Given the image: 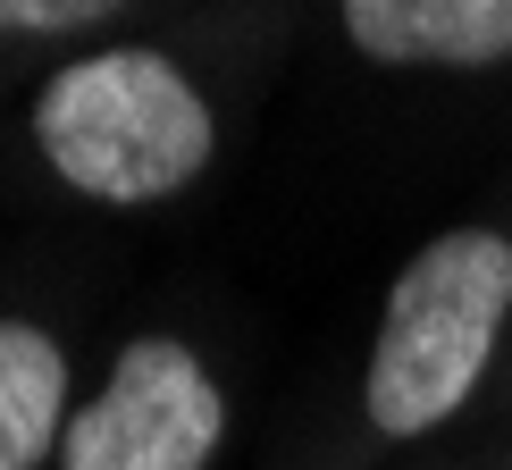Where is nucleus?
Returning a JSON list of instances; mask_svg holds the SVG:
<instances>
[{"label": "nucleus", "instance_id": "2", "mask_svg": "<svg viewBox=\"0 0 512 470\" xmlns=\"http://www.w3.org/2000/svg\"><path fill=\"white\" fill-rule=\"evenodd\" d=\"M34 143L84 202H168L210 168L219 152V118L194 93L177 59L118 42V51L68 59L34 101Z\"/></svg>", "mask_w": 512, "mask_h": 470}, {"label": "nucleus", "instance_id": "1", "mask_svg": "<svg viewBox=\"0 0 512 470\" xmlns=\"http://www.w3.org/2000/svg\"><path fill=\"white\" fill-rule=\"evenodd\" d=\"M512 328V235L445 227L395 269L361 361V420L387 445H420L471 412Z\"/></svg>", "mask_w": 512, "mask_h": 470}, {"label": "nucleus", "instance_id": "6", "mask_svg": "<svg viewBox=\"0 0 512 470\" xmlns=\"http://www.w3.org/2000/svg\"><path fill=\"white\" fill-rule=\"evenodd\" d=\"M110 9H126V0H0V34H68Z\"/></svg>", "mask_w": 512, "mask_h": 470}, {"label": "nucleus", "instance_id": "3", "mask_svg": "<svg viewBox=\"0 0 512 470\" xmlns=\"http://www.w3.org/2000/svg\"><path fill=\"white\" fill-rule=\"evenodd\" d=\"M227 445V387L177 336H135L59 437V470H210Z\"/></svg>", "mask_w": 512, "mask_h": 470}, {"label": "nucleus", "instance_id": "4", "mask_svg": "<svg viewBox=\"0 0 512 470\" xmlns=\"http://www.w3.org/2000/svg\"><path fill=\"white\" fill-rule=\"evenodd\" d=\"M345 42L378 68H496L512 59V0H336Z\"/></svg>", "mask_w": 512, "mask_h": 470}, {"label": "nucleus", "instance_id": "5", "mask_svg": "<svg viewBox=\"0 0 512 470\" xmlns=\"http://www.w3.org/2000/svg\"><path fill=\"white\" fill-rule=\"evenodd\" d=\"M68 437V353L34 319H0V470H34Z\"/></svg>", "mask_w": 512, "mask_h": 470}]
</instances>
